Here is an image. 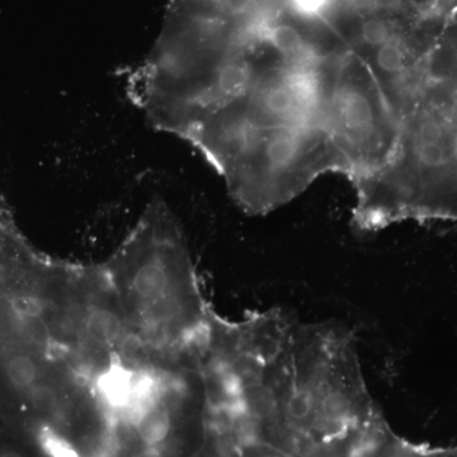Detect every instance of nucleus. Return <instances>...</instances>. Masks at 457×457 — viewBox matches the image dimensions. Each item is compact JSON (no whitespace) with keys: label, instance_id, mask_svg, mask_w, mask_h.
<instances>
[{"label":"nucleus","instance_id":"f03ea898","mask_svg":"<svg viewBox=\"0 0 457 457\" xmlns=\"http://www.w3.org/2000/svg\"><path fill=\"white\" fill-rule=\"evenodd\" d=\"M324 129L351 182L383 168L398 144V119L368 64L350 49L330 64Z\"/></svg>","mask_w":457,"mask_h":457},{"label":"nucleus","instance_id":"f8f14e48","mask_svg":"<svg viewBox=\"0 0 457 457\" xmlns=\"http://www.w3.org/2000/svg\"><path fill=\"white\" fill-rule=\"evenodd\" d=\"M207 457H225V456L222 455V453H213V455H210V456H207Z\"/></svg>","mask_w":457,"mask_h":457},{"label":"nucleus","instance_id":"7ed1b4c3","mask_svg":"<svg viewBox=\"0 0 457 457\" xmlns=\"http://www.w3.org/2000/svg\"><path fill=\"white\" fill-rule=\"evenodd\" d=\"M164 249L153 252L132 275V291L145 303L163 299L170 284V267Z\"/></svg>","mask_w":457,"mask_h":457},{"label":"nucleus","instance_id":"9d476101","mask_svg":"<svg viewBox=\"0 0 457 457\" xmlns=\"http://www.w3.org/2000/svg\"><path fill=\"white\" fill-rule=\"evenodd\" d=\"M0 457H22L20 455V453H4L0 455Z\"/></svg>","mask_w":457,"mask_h":457},{"label":"nucleus","instance_id":"9b49d317","mask_svg":"<svg viewBox=\"0 0 457 457\" xmlns=\"http://www.w3.org/2000/svg\"><path fill=\"white\" fill-rule=\"evenodd\" d=\"M3 273H4V269H3L2 263H0V279L3 278Z\"/></svg>","mask_w":457,"mask_h":457},{"label":"nucleus","instance_id":"423d86ee","mask_svg":"<svg viewBox=\"0 0 457 457\" xmlns=\"http://www.w3.org/2000/svg\"><path fill=\"white\" fill-rule=\"evenodd\" d=\"M121 319L108 309H95L87 317V335L93 341L98 343L116 341L121 335Z\"/></svg>","mask_w":457,"mask_h":457},{"label":"nucleus","instance_id":"1a4fd4ad","mask_svg":"<svg viewBox=\"0 0 457 457\" xmlns=\"http://www.w3.org/2000/svg\"><path fill=\"white\" fill-rule=\"evenodd\" d=\"M29 402L36 411L50 413L59 403L56 390L46 384H35L29 387Z\"/></svg>","mask_w":457,"mask_h":457},{"label":"nucleus","instance_id":"39448f33","mask_svg":"<svg viewBox=\"0 0 457 457\" xmlns=\"http://www.w3.org/2000/svg\"><path fill=\"white\" fill-rule=\"evenodd\" d=\"M140 438L149 446H156L168 437L170 431V417L167 409L155 405L147 409L137 420Z\"/></svg>","mask_w":457,"mask_h":457},{"label":"nucleus","instance_id":"0eeeda50","mask_svg":"<svg viewBox=\"0 0 457 457\" xmlns=\"http://www.w3.org/2000/svg\"><path fill=\"white\" fill-rule=\"evenodd\" d=\"M37 366L35 361L26 356H17L9 361L7 365V376L9 381L14 386L25 389L31 387L37 380Z\"/></svg>","mask_w":457,"mask_h":457},{"label":"nucleus","instance_id":"f257e3e1","mask_svg":"<svg viewBox=\"0 0 457 457\" xmlns=\"http://www.w3.org/2000/svg\"><path fill=\"white\" fill-rule=\"evenodd\" d=\"M347 167L323 128H272L249 141L220 176L246 212L267 213L302 195L321 174Z\"/></svg>","mask_w":457,"mask_h":457},{"label":"nucleus","instance_id":"6e6552de","mask_svg":"<svg viewBox=\"0 0 457 457\" xmlns=\"http://www.w3.org/2000/svg\"><path fill=\"white\" fill-rule=\"evenodd\" d=\"M38 444L47 457H80L71 442L51 429H42Z\"/></svg>","mask_w":457,"mask_h":457},{"label":"nucleus","instance_id":"20e7f679","mask_svg":"<svg viewBox=\"0 0 457 457\" xmlns=\"http://www.w3.org/2000/svg\"><path fill=\"white\" fill-rule=\"evenodd\" d=\"M135 380V372L120 363H113L98 376L97 392L108 407L123 411L130 407Z\"/></svg>","mask_w":457,"mask_h":457}]
</instances>
